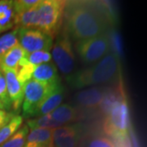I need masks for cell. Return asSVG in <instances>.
<instances>
[{
	"label": "cell",
	"instance_id": "1",
	"mask_svg": "<svg viewBox=\"0 0 147 147\" xmlns=\"http://www.w3.org/2000/svg\"><path fill=\"white\" fill-rule=\"evenodd\" d=\"M65 31L77 41L108 34L114 20L106 4L96 1H65Z\"/></svg>",
	"mask_w": 147,
	"mask_h": 147
},
{
	"label": "cell",
	"instance_id": "2",
	"mask_svg": "<svg viewBox=\"0 0 147 147\" xmlns=\"http://www.w3.org/2000/svg\"><path fill=\"white\" fill-rule=\"evenodd\" d=\"M120 68L119 57L112 50L92 66L72 73L66 77V81L74 88L106 84L115 80L119 76Z\"/></svg>",
	"mask_w": 147,
	"mask_h": 147
},
{
	"label": "cell",
	"instance_id": "3",
	"mask_svg": "<svg viewBox=\"0 0 147 147\" xmlns=\"http://www.w3.org/2000/svg\"><path fill=\"white\" fill-rule=\"evenodd\" d=\"M100 110L105 113L103 130L106 135L118 140H124L129 131V110L123 93H105Z\"/></svg>",
	"mask_w": 147,
	"mask_h": 147
},
{
	"label": "cell",
	"instance_id": "4",
	"mask_svg": "<svg viewBox=\"0 0 147 147\" xmlns=\"http://www.w3.org/2000/svg\"><path fill=\"white\" fill-rule=\"evenodd\" d=\"M65 6V1L41 0L36 6V29L53 38L63 23Z\"/></svg>",
	"mask_w": 147,
	"mask_h": 147
},
{
	"label": "cell",
	"instance_id": "5",
	"mask_svg": "<svg viewBox=\"0 0 147 147\" xmlns=\"http://www.w3.org/2000/svg\"><path fill=\"white\" fill-rule=\"evenodd\" d=\"M74 47L79 58L88 65L98 62L112 51L109 34L79 40Z\"/></svg>",
	"mask_w": 147,
	"mask_h": 147
},
{
	"label": "cell",
	"instance_id": "6",
	"mask_svg": "<svg viewBox=\"0 0 147 147\" xmlns=\"http://www.w3.org/2000/svg\"><path fill=\"white\" fill-rule=\"evenodd\" d=\"M52 49L57 68L66 77L72 74L75 65L74 47L70 37L65 30L57 37Z\"/></svg>",
	"mask_w": 147,
	"mask_h": 147
},
{
	"label": "cell",
	"instance_id": "7",
	"mask_svg": "<svg viewBox=\"0 0 147 147\" xmlns=\"http://www.w3.org/2000/svg\"><path fill=\"white\" fill-rule=\"evenodd\" d=\"M17 39L27 53L38 51L49 52L53 46V38L34 28L17 27Z\"/></svg>",
	"mask_w": 147,
	"mask_h": 147
},
{
	"label": "cell",
	"instance_id": "8",
	"mask_svg": "<svg viewBox=\"0 0 147 147\" xmlns=\"http://www.w3.org/2000/svg\"><path fill=\"white\" fill-rule=\"evenodd\" d=\"M56 85H48L35 79H30L25 84L24 88V99L22 103L23 116L25 118H32L37 107Z\"/></svg>",
	"mask_w": 147,
	"mask_h": 147
},
{
	"label": "cell",
	"instance_id": "9",
	"mask_svg": "<svg viewBox=\"0 0 147 147\" xmlns=\"http://www.w3.org/2000/svg\"><path fill=\"white\" fill-rule=\"evenodd\" d=\"M105 93V90L100 88H90L79 92L75 96V100L80 107L87 110L94 111L100 110Z\"/></svg>",
	"mask_w": 147,
	"mask_h": 147
},
{
	"label": "cell",
	"instance_id": "10",
	"mask_svg": "<svg viewBox=\"0 0 147 147\" xmlns=\"http://www.w3.org/2000/svg\"><path fill=\"white\" fill-rule=\"evenodd\" d=\"M6 79L7 89L11 102V108L14 111H19L24 99V88L25 85L21 84L17 79L15 70L2 71Z\"/></svg>",
	"mask_w": 147,
	"mask_h": 147
},
{
	"label": "cell",
	"instance_id": "11",
	"mask_svg": "<svg viewBox=\"0 0 147 147\" xmlns=\"http://www.w3.org/2000/svg\"><path fill=\"white\" fill-rule=\"evenodd\" d=\"M63 98L64 88L61 84L54 86L51 92L37 107L33 117H40L51 114L59 105H61Z\"/></svg>",
	"mask_w": 147,
	"mask_h": 147
},
{
	"label": "cell",
	"instance_id": "12",
	"mask_svg": "<svg viewBox=\"0 0 147 147\" xmlns=\"http://www.w3.org/2000/svg\"><path fill=\"white\" fill-rule=\"evenodd\" d=\"M32 79L48 85L61 84V79L56 65L52 62L42 64L35 66L32 74Z\"/></svg>",
	"mask_w": 147,
	"mask_h": 147
},
{
	"label": "cell",
	"instance_id": "13",
	"mask_svg": "<svg viewBox=\"0 0 147 147\" xmlns=\"http://www.w3.org/2000/svg\"><path fill=\"white\" fill-rule=\"evenodd\" d=\"M53 131L52 128H35L30 130L25 147L54 146Z\"/></svg>",
	"mask_w": 147,
	"mask_h": 147
},
{
	"label": "cell",
	"instance_id": "14",
	"mask_svg": "<svg viewBox=\"0 0 147 147\" xmlns=\"http://www.w3.org/2000/svg\"><path fill=\"white\" fill-rule=\"evenodd\" d=\"M27 54L18 42L0 58V70H16L21 61L26 57Z\"/></svg>",
	"mask_w": 147,
	"mask_h": 147
},
{
	"label": "cell",
	"instance_id": "15",
	"mask_svg": "<svg viewBox=\"0 0 147 147\" xmlns=\"http://www.w3.org/2000/svg\"><path fill=\"white\" fill-rule=\"evenodd\" d=\"M50 115L54 120L61 124L62 126L67 125L80 119L79 110L77 108L74 107L73 105L69 104H62L59 105Z\"/></svg>",
	"mask_w": 147,
	"mask_h": 147
},
{
	"label": "cell",
	"instance_id": "16",
	"mask_svg": "<svg viewBox=\"0 0 147 147\" xmlns=\"http://www.w3.org/2000/svg\"><path fill=\"white\" fill-rule=\"evenodd\" d=\"M15 17L12 1L0 0V34L15 26Z\"/></svg>",
	"mask_w": 147,
	"mask_h": 147
},
{
	"label": "cell",
	"instance_id": "17",
	"mask_svg": "<svg viewBox=\"0 0 147 147\" xmlns=\"http://www.w3.org/2000/svg\"><path fill=\"white\" fill-rule=\"evenodd\" d=\"M23 122V117L21 115H15L5 126L0 129V146L7 142L13 134L20 129Z\"/></svg>",
	"mask_w": 147,
	"mask_h": 147
},
{
	"label": "cell",
	"instance_id": "18",
	"mask_svg": "<svg viewBox=\"0 0 147 147\" xmlns=\"http://www.w3.org/2000/svg\"><path fill=\"white\" fill-rule=\"evenodd\" d=\"M27 127L30 130L35 129V128H52L55 129L57 127H61L62 125L58 123L57 122L53 119L51 115L37 117L35 119H32L26 122Z\"/></svg>",
	"mask_w": 147,
	"mask_h": 147
},
{
	"label": "cell",
	"instance_id": "19",
	"mask_svg": "<svg viewBox=\"0 0 147 147\" xmlns=\"http://www.w3.org/2000/svg\"><path fill=\"white\" fill-rule=\"evenodd\" d=\"M29 132H30V129L26 124H25L15 134H13L7 142L2 144L0 147H25Z\"/></svg>",
	"mask_w": 147,
	"mask_h": 147
},
{
	"label": "cell",
	"instance_id": "20",
	"mask_svg": "<svg viewBox=\"0 0 147 147\" xmlns=\"http://www.w3.org/2000/svg\"><path fill=\"white\" fill-rule=\"evenodd\" d=\"M80 142L81 130L53 139V146L54 147H79Z\"/></svg>",
	"mask_w": 147,
	"mask_h": 147
},
{
	"label": "cell",
	"instance_id": "21",
	"mask_svg": "<svg viewBox=\"0 0 147 147\" xmlns=\"http://www.w3.org/2000/svg\"><path fill=\"white\" fill-rule=\"evenodd\" d=\"M17 43V27L15 30L0 36V58Z\"/></svg>",
	"mask_w": 147,
	"mask_h": 147
},
{
	"label": "cell",
	"instance_id": "22",
	"mask_svg": "<svg viewBox=\"0 0 147 147\" xmlns=\"http://www.w3.org/2000/svg\"><path fill=\"white\" fill-rule=\"evenodd\" d=\"M27 61L29 63L34 66H38L42 64L51 62L52 55L49 52L46 51H38L32 53H28L26 56Z\"/></svg>",
	"mask_w": 147,
	"mask_h": 147
},
{
	"label": "cell",
	"instance_id": "23",
	"mask_svg": "<svg viewBox=\"0 0 147 147\" xmlns=\"http://www.w3.org/2000/svg\"><path fill=\"white\" fill-rule=\"evenodd\" d=\"M0 102L3 105L5 110H9L11 108V102L7 89L5 77L2 70H0Z\"/></svg>",
	"mask_w": 147,
	"mask_h": 147
},
{
	"label": "cell",
	"instance_id": "24",
	"mask_svg": "<svg viewBox=\"0 0 147 147\" xmlns=\"http://www.w3.org/2000/svg\"><path fill=\"white\" fill-rule=\"evenodd\" d=\"M41 0H16L12 1L13 8L16 14H20L36 7Z\"/></svg>",
	"mask_w": 147,
	"mask_h": 147
},
{
	"label": "cell",
	"instance_id": "25",
	"mask_svg": "<svg viewBox=\"0 0 147 147\" xmlns=\"http://www.w3.org/2000/svg\"><path fill=\"white\" fill-rule=\"evenodd\" d=\"M87 147H116V146L110 137L98 136L92 138Z\"/></svg>",
	"mask_w": 147,
	"mask_h": 147
},
{
	"label": "cell",
	"instance_id": "26",
	"mask_svg": "<svg viewBox=\"0 0 147 147\" xmlns=\"http://www.w3.org/2000/svg\"><path fill=\"white\" fill-rule=\"evenodd\" d=\"M15 116L13 113H8L4 110H0V129L9 123V121Z\"/></svg>",
	"mask_w": 147,
	"mask_h": 147
},
{
	"label": "cell",
	"instance_id": "27",
	"mask_svg": "<svg viewBox=\"0 0 147 147\" xmlns=\"http://www.w3.org/2000/svg\"><path fill=\"white\" fill-rule=\"evenodd\" d=\"M0 110H4V108H3V105H2V103H1V102H0Z\"/></svg>",
	"mask_w": 147,
	"mask_h": 147
},
{
	"label": "cell",
	"instance_id": "28",
	"mask_svg": "<svg viewBox=\"0 0 147 147\" xmlns=\"http://www.w3.org/2000/svg\"><path fill=\"white\" fill-rule=\"evenodd\" d=\"M44 147H54V146H44Z\"/></svg>",
	"mask_w": 147,
	"mask_h": 147
}]
</instances>
